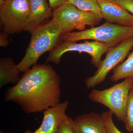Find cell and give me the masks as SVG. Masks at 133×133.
<instances>
[{
  "instance_id": "6da1fadb",
  "label": "cell",
  "mask_w": 133,
  "mask_h": 133,
  "mask_svg": "<svg viewBox=\"0 0 133 133\" xmlns=\"http://www.w3.org/2000/svg\"><path fill=\"white\" fill-rule=\"evenodd\" d=\"M8 88L5 100L17 103L27 114L43 111L60 102L61 78L49 65L36 64Z\"/></svg>"
},
{
  "instance_id": "7a4b0ae2",
  "label": "cell",
  "mask_w": 133,
  "mask_h": 133,
  "mask_svg": "<svg viewBox=\"0 0 133 133\" xmlns=\"http://www.w3.org/2000/svg\"><path fill=\"white\" fill-rule=\"evenodd\" d=\"M31 35L26 54L17 64L21 72H25L37 64L42 55L50 51L62 42V33L59 26L53 19L37 28Z\"/></svg>"
},
{
  "instance_id": "3957f363",
  "label": "cell",
  "mask_w": 133,
  "mask_h": 133,
  "mask_svg": "<svg viewBox=\"0 0 133 133\" xmlns=\"http://www.w3.org/2000/svg\"><path fill=\"white\" fill-rule=\"evenodd\" d=\"M133 36V26H125L105 22L98 27L62 35L63 42L92 40L103 44L109 49Z\"/></svg>"
},
{
  "instance_id": "277c9868",
  "label": "cell",
  "mask_w": 133,
  "mask_h": 133,
  "mask_svg": "<svg viewBox=\"0 0 133 133\" xmlns=\"http://www.w3.org/2000/svg\"><path fill=\"white\" fill-rule=\"evenodd\" d=\"M52 16L62 35L76 29L85 30L87 25L94 27L103 19L101 15L83 11L67 2L54 10Z\"/></svg>"
},
{
  "instance_id": "5b68a950",
  "label": "cell",
  "mask_w": 133,
  "mask_h": 133,
  "mask_svg": "<svg viewBox=\"0 0 133 133\" xmlns=\"http://www.w3.org/2000/svg\"><path fill=\"white\" fill-rule=\"evenodd\" d=\"M133 81V77L102 90L93 89L88 97L92 102H97L109 108L119 121L125 124L127 100Z\"/></svg>"
},
{
  "instance_id": "8992f818",
  "label": "cell",
  "mask_w": 133,
  "mask_h": 133,
  "mask_svg": "<svg viewBox=\"0 0 133 133\" xmlns=\"http://www.w3.org/2000/svg\"><path fill=\"white\" fill-rule=\"evenodd\" d=\"M133 47V36L122 41L109 49L104 59L101 60L97 71L92 76L85 80L86 87L93 88L104 81L111 70L121 63Z\"/></svg>"
},
{
  "instance_id": "52a82bcc",
  "label": "cell",
  "mask_w": 133,
  "mask_h": 133,
  "mask_svg": "<svg viewBox=\"0 0 133 133\" xmlns=\"http://www.w3.org/2000/svg\"><path fill=\"white\" fill-rule=\"evenodd\" d=\"M29 0H6L0 6V22L8 35L24 31L29 11Z\"/></svg>"
},
{
  "instance_id": "ba28073f",
  "label": "cell",
  "mask_w": 133,
  "mask_h": 133,
  "mask_svg": "<svg viewBox=\"0 0 133 133\" xmlns=\"http://www.w3.org/2000/svg\"><path fill=\"white\" fill-rule=\"evenodd\" d=\"M108 49L107 46L97 41H86L81 43L62 41L50 51L46 63L52 62L58 65L64 54L68 51H76L89 54L92 57L91 64L98 68L102 60L101 57Z\"/></svg>"
},
{
  "instance_id": "9c48e42d",
  "label": "cell",
  "mask_w": 133,
  "mask_h": 133,
  "mask_svg": "<svg viewBox=\"0 0 133 133\" xmlns=\"http://www.w3.org/2000/svg\"><path fill=\"white\" fill-rule=\"evenodd\" d=\"M69 101L59 102L43 111V117L41 125L34 132L26 130L23 133H56L61 119L66 114Z\"/></svg>"
},
{
  "instance_id": "30bf717a",
  "label": "cell",
  "mask_w": 133,
  "mask_h": 133,
  "mask_svg": "<svg viewBox=\"0 0 133 133\" xmlns=\"http://www.w3.org/2000/svg\"><path fill=\"white\" fill-rule=\"evenodd\" d=\"M101 15L105 22L125 26H133V15L126 10L109 0H97Z\"/></svg>"
},
{
  "instance_id": "8fae6325",
  "label": "cell",
  "mask_w": 133,
  "mask_h": 133,
  "mask_svg": "<svg viewBox=\"0 0 133 133\" xmlns=\"http://www.w3.org/2000/svg\"><path fill=\"white\" fill-rule=\"evenodd\" d=\"M29 11L24 31L31 33L52 16L51 9L47 0H29Z\"/></svg>"
},
{
  "instance_id": "7c38bea8",
  "label": "cell",
  "mask_w": 133,
  "mask_h": 133,
  "mask_svg": "<svg viewBox=\"0 0 133 133\" xmlns=\"http://www.w3.org/2000/svg\"><path fill=\"white\" fill-rule=\"evenodd\" d=\"M74 127L76 133H108L102 115L94 112L76 117Z\"/></svg>"
},
{
  "instance_id": "4fadbf2b",
  "label": "cell",
  "mask_w": 133,
  "mask_h": 133,
  "mask_svg": "<svg viewBox=\"0 0 133 133\" xmlns=\"http://www.w3.org/2000/svg\"><path fill=\"white\" fill-rule=\"evenodd\" d=\"M21 72L10 57L0 59V89L8 84H16L21 78Z\"/></svg>"
},
{
  "instance_id": "5bb4252c",
  "label": "cell",
  "mask_w": 133,
  "mask_h": 133,
  "mask_svg": "<svg viewBox=\"0 0 133 133\" xmlns=\"http://www.w3.org/2000/svg\"><path fill=\"white\" fill-rule=\"evenodd\" d=\"M130 77H133V50L125 61L113 69L112 75L110 77V80L116 81Z\"/></svg>"
},
{
  "instance_id": "9a60e30c",
  "label": "cell",
  "mask_w": 133,
  "mask_h": 133,
  "mask_svg": "<svg viewBox=\"0 0 133 133\" xmlns=\"http://www.w3.org/2000/svg\"><path fill=\"white\" fill-rule=\"evenodd\" d=\"M67 2L83 11L101 15L100 8L97 0H68Z\"/></svg>"
},
{
  "instance_id": "2e32d148",
  "label": "cell",
  "mask_w": 133,
  "mask_h": 133,
  "mask_svg": "<svg viewBox=\"0 0 133 133\" xmlns=\"http://www.w3.org/2000/svg\"><path fill=\"white\" fill-rule=\"evenodd\" d=\"M125 127L128 132H133V91L131 88L129 91L127 103L125 111Z\"/></svg>"
},
{
  "instance_id": "e0dca14e",
  "label": "cell",
  "mask_w": 133,
  "mask_h": 133,
  "mask_svg": "<svg viewBox=\"0 0 133 133\" xmlns=\"http://www.w3.org/2000/svg\"><path fill=\"white\" fill-rule=\"evenodd\" d=\"M56 133H76L74 127V120L66 114L61 119Z\"/></svg>"
},
{
  "instance_id": "ac0fdd59",
  "label": "cell",
  "mask_w": 133,
  "mask_h": 133,
  "mask_svg": "<svg viewBox=\"0 0 133 133\" xmlns=\"http://www.w3.org/2000/svg\"><path fill=\"white\" fill-rule=\"evenodd\" d=\"M102 115L108 133H123L116 127L113 121V114L110 111L102 113Z\"/></svg>"
},
{
  "instance_id": "d6986e66",
  "label": "cell",
  "mask_w": 133,
  "mask_h": 133,
  "mask_svg": "<svg viewBox=\"0 0 133 133\" xmlns=\"http://www.w3.org/2000/svg\"><path fill=\"white\" fill-rule=\"evenodd\" d=\"M121 6L133 15V0H109Z\"/></svg>"
},
{
  "instance_id": "ffe728a7",
  "label": "cell",
  "mask_w": 133,
  "mask_h": 133,
  "mask_svg": "<svg viewBox=\"0 0 133 133\" xmlns=\"http://www.w3.org/2000/svg\"><path fill=\"white\" fill-rule=\"evenodd\" d=\"M67 1L68 0H48L50 7L53 10L67 2Z\"/></svg>"
},
{
  "instance_id": "44dd1931",
  "label": "cell",
  "mask_w": 133,
  "mask_h": 133,
  "mask_svg": "<svg viewBox=\"0 0 133 133\" xmlns=\"http://www.w3.org/2000/svg\"><path fill=\"white\" fill-rule=\"evenodd\" d=\"M7 33L4 31L0 34V45L2 47H6L9 44L8 35Z\"/></svg>"
},
{
  "instance_id": "7402d4cb",
  "label": "cell",
  "mask_w": 133,
  "mask_h": 133,
  "mask_svg": "<svg viewBox=\"0 0 133 133\" xmlns=\"http://www.w3.org/2000/svg\"><path fill=\"white\" fill-rule=\"evenodd\" d=\"M6 0H0V6H2L6 2Z\"/></svg>"
},
{
  "instance_id": "603a6c76",
  "label": "cell",
  "mask_w": 133,
  "mask_h": 133,
  "mask_svg": "<svg viewBox=\"0 0 133 133\" xmlns=\"http://www.w3.org/2000/svg\"><path fill=\"white\" fill-rule=\"evenodd\" d=\"M0 133H14L13 132H3V131H2V130H1L0 131Z\"/></svg>"
},
{
  "instance_id": "cb8c5ba5",
  "label": "cell",
  "mask_w": 133,
  "mask_h": 133,
  "mask_svg": "<svg viewBox=\"0 0 133 133\" xmlns=\"http://www.w3.org/2000/svg\"><path fill=\"white\" fill-rule=\"evenodd\" d=\"M131 89H132V90H133V81L132 83V85H131Z\"/></svg>"
},
{
  "instance_id": "d4e9b609",
  "label": "cell",
  "mask_w": 133,
  "mask_h": 133,
  "mask_svg": "<svg viewBox=\"0 0 133 133\" xmlns=\"http://www.w3.org/2000/svg\"></svg>"
}]
</instances>
